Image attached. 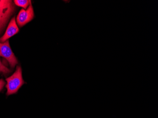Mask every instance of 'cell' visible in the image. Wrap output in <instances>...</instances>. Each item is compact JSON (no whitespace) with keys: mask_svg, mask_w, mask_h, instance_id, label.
Instances as JSON below:
<instances>
[{"mask_svg":"<svg viewBox=\"0 0 158 118\" xmlns=\"http://www.w3.org/2000/svg\"><path fill=\"white\" fill-rule=\"evenodd\" d=\"M15 10V5L12 1L0 0V35L3 32Z\"/></svg>","mask_w":158,"mask_h":118,"instance_id":"cell-1","label":"cell"},{"mask_svg":"<svg viewBox=\"0 0 158 118\" xmlns=\"http://www.w3.org/2000/svg\"><path fill=\"white\" fill-rule=\"evenodd\" d=\"M7 84V95H12L16 93L20 87L24 84L23 79L22 75V70L20 66H17L14 73L6 79Z\"/></svg>","mask_w":158,"mask_h":118,"instance_id":"cell-2","label":"cell"},{"mask_svg":"<svg viewBox=\"0 0 158 118\" xmlns=\"http://www.w3.org/2000/svg\"><path fill=\"white\" fill-rule=\"evenodd\" d=\"M0 56L5 58L12 68L17 64V59L10 48L9 40L4 43L0 42Z\"/></svg>","mask_w":158,"mask_h":118,"instance_id":"cell-3","label":"cell"},{"mask_svg":"<svg viewBox=\"0 0 158 118\" xmlns=\"http://www.w3.org/2000/svg\"><path fill=\"white\" fill-rule=\"evenodd\" d=\"M34 17V12L32 5L31 3L26 10L23 9L19 11L17 16V23L20 27H21L32 20Z\"/></svg>","mask_w":158,"mask_h":118,"instance_id":"cell-4","label":"cell"},{"mask_svg":"<svg viewBox=\"0 0 158 118\" xmlns=\"http://www.w3.org/2000/svg\"><path fill=\"white\" fill-rule=\"evenodd\" d=\"M19 31V29L16 23L15 18L13 17L9 23L5 33L0 38V42L4 43L6 41L8 40L10 38L16 34Z\"/></svg>","mask_w":158,"mask_h":118,"instance_id":"cell-5","label":"cell"},{"mask_svg":"<svg viewBox=\"0 0 158 118\" xmlns=\"http://www.w3.org/2000/svg\"><path fill=\"white\" fill-rule=\"evenodd\" d=\"M15 5L19 7H22L24 9H27V7L30 6L31 3V1L29 0H15L13 1Z\"/></svg>","mask_w":158,"mask_h":118,"instance_id":"cell-6","label":"cell"},{"mask_svg":"<svg viewBox=\"0 0 158 118\" xmlns=\"http://www.w3.org/2000/svg\"><path fill=\"white\" fill-rule=\"evenodd\" d=\"M0 72H2L4 74H8L10 72V70L2 63L1 60H0Z\"/></svg>","mask_w":158,"mask_h":118,"instance_id":"cell-7","label":"cell"},{"mask_svg":"<svg viewBox=\"0 0 158 118\" xmlns=\"http://www.w3.org/2000/svg\"><path fill=\"white\" fill-rule=\"evenodd\" d=\"M5 84H6V83H5V81L3 80L2 79H0V91L2 90Z\"/></svg>","mask_w":158,"mask_h":118,"instance_id":"cell-8","label":"cell"}]
</instances>
